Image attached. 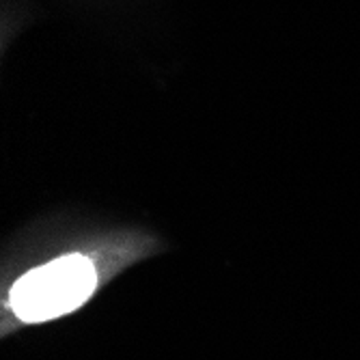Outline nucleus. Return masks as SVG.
I'll return each instance as SVG.
<instances>
[{
	"instance_id": "nucleus-1",
	"label": "nucleus",
	"mask_w": 360,
	"mask_h": 360,
	"mask_svg": "<svg viewBox=\"0 0 360 360\" xmlns=\"http://www.w3.org/2000/svg\"><path fill=\"white\" fill-rule=\"evenodd\" d=\"M97 287V274L84 255H68L26 272L11 289V309L28 323L56 319L80 309Z\"/></svg>"
}]
</instances>
